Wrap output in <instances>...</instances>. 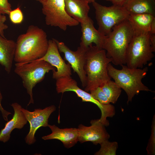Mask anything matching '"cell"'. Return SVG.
<instances>
[{"label":"cell","instance_id":"obj_17","mask_svg":"<svg viewBox=\"0 0 155 155\" xmlns=\"http://www.w3.org/2000/svg\"><path fill=\"white\" fill-rule=\"evenodd\" d=\"M89 3L87 0H65V10L69 16L81 23L89 17Z\"/></svg>","mask_w":155,"mask_h":155},{"label":"cell","instance_id":"obj_1","mask_svg":"<svg viewBox=\"0 0 155 155\" xmlns=\"http://www.w3.org/2000/svg\"><path fill=\"white\" fill-rule=\"evenodd\" d=\"M48 46L45 32L37 26L30 25L17 39L14 60L26 63L38 59L45 55Z\"/></svg>","mask_w":155,"mask_h":155},{"label":"cell","instance_id":"obj_24","mask_svg":"<svg viewBox=\"0 0 155 155\" xmlns=\"http://www.w3.org/2000/svg\"><path fill=\"white\" fill-rule=\"evenodd\" d=\"M90 91L93 97L100 103L105 105L110 104V102L100 86Z\"/></svg>","mask_w":155,"mask_h":155},{"label":"cell","instance_id":"obj_26","mask_svg":"<svg viewBox=\"0 0 155 155\" xmlns=\"http://www.w3.org/2000/svg\"><path fill=\"white\" fill-rule=\"evenodd\" d=\"M12 10L11 5L8 0H0V13L2 14H9Z\"/></svg>","mask_w":155,"mask_h":155},{"label":"cell","instance_id":"obj_9","mask_svg":"<svg viewBox=\"0 0 155 155\" xmlns=\"http://www.w3.org/2000/svg\"><path fill=\"white\" fill-rule=\"evenodd\" d=\"M46 24L58 27L65 31L67 27L78 25L79 23L69 16L65 9V0H44L40 2Z\"/></svg>","mask_w":155,"mask_h":155},{"label":"cell","instance_id":"obj_29","mask_svg":"<svg viewBox=\"0 0 155 155\" xmlns=\"http://www.w3.org/2000/svg\"><path fill=\"white\" fill-rule=\"evenodd\" d=\"M128 0H110L113 5L123 6Z\"/></svg>","mask_w":155,"mask_h":155},{"label":"cell","instance_id":"obj_2","mask_svg":"<svg viewBox=\"0 0 155 155\" xmlns=\"http://www.w3.org/2000/svg\"><path fill=\"white\" fill-rule=\"evenodd\" d=\"M112 62L106 55L105 50L92 44L87 49L84 69L86 75V85L84 90L88 92L111 80L107 66Z\"/></svg>","mask_w":155,"mask_h":155},{"label":"cell","instance_id":"obj_30","mask_svg":"<svg viewBox=\"0 0 155 155\" xmlns=\"http://www.w3.org/2000/svg\"><path fill=\"white\" fill-rule=\"evenodd\" d=\"M150 39L152 49L153 52L155 51V34L150 33Z\"/></svg>","mask_w":155,"mask_h":155},{"label":"cell","instance_id":"obj_7","mask_svg":"<svg viewBox=\"0 0 155 155\" xmlns=\"http://www.w3.org/2000/svg\"><path fill=\"white\" fill-rule=\"evenodd\" d=\"M56 90L58 93L72 91L81 98L82 102H89L96 105L100 109L101 116L99 120L105 126L109 125L107 117H112L115 114V107L110 104H102L94 98L90 93L80 88L77 82L71 76L63 77L56 80Z\"/></svg>","mask_w":155,"mask_h":155},{"label":"cell","instance_id":"obj_22","mask_svg":"<svg viewBox=\"0 0 155 155\" xmlns=\"http://www.w3.org/2000/svg\"><path fill=\"white\" fill-rule=\"evenodd\" d=\"M100 148L95 154V155H115L118 147L116 142H110L106 140L100 144Z\"/></svg>","mask_w":155,"mask_h":155},{"label":"cell","instance_id":"obj_33","mask_svg":"<svg viewBox=\"0 0 155 155\" xmlns=\"http://www.w3.org/2000/svg\"><path fill=\"white\" fill-rule=\"evenodd\" d=\"M36 0V1H38L39 2H40V1H43L44 0Z\"/></svg>","mask_w":155,"mask_h":155},{"label":"cell","instance_id":"obj_28","mask_svg":"<svg viewBox=\"0 0 155 155\" xmlns=\"http://www.w3.org/2000/svg\"><path fill=\"white\" fill-rule=\"evenodd\" d=\"M2 98V96L0 91V111L1 112L4 119L5 121H8V116L9 115L11 114V113L5 110L2 107L1 105V101Z\"/></svg>","mask_w":155,"mask_h":155},{"label":"cell","instance_id":"obj_32","mask_svg":"<svg viewBox=\"0 0 155 155\" xmlns=\"http://www.w3.org/2000/svg\"><path fill=\"white\" fill-rule=\"evenodd\" d=\"M89 3H92L93 2L95 1L96 0H87ZM107 1H110V0H106Z\"/></svg>","mask_w":155,"mask_h":155},{"label":"cell","instance_id":"obj_16","mask_svg":"<svg viewBox=\"0 0 155 155\" xmlns=\"http://www.w3.org/2000/svg\"><path fill=\"white\" fill-rule=\"evenodd\" d=\"M48 127L52 131L50 134L44 136V140L57 139L61 142L64 147L69 148L73 146L78 141V131L75 128L60 129L55 125H49Z\"/></svg>","mask_w":155,"mask_h":155},{"label":"cell","instance_id":"obj_15","mask_svg":"<svg viewBox=\"0 0 155 155\" xmlns=\"http://www.w3.org/2000/svg\"><path fill=\"white\" fill-rule=\"evenodd\" d=\"M11 106L14 111L12 118L9 121H7L5 123L4 128L0 131V142L4 143L9 140L11 133L14 129H22L28 121L20 104L15 102L12 103Z\"/></svg>","mask_w":155,"mask_h":155},{"label":"cell","instance_id":"obj_31","mask_svg":"<svg viewBox=\"0 0 155 155\" xmlns=\"http://www.w3.org/2000/svg\"><path fill=\"white\" fill-rule=\"evenodd\" d=\"M150 34H155V18H154L152 22L149 32Z\"/></svg>","mask_w":155,"mask_h":155},{"label":"cell","instance_id":"obj_27","mask_svg":"<svg viewBox=\"0 0 155 155\" xmlns=\"http://www.w3.org/2000/svg\"><path fill=\"white\" fill-rule=\"evenodd\" d=\"M6 20V16L5 15L0 13V35L4 38L5 37L4 31L8 28V26L5 23Z\"/></svg>","mask_w":155,"mask_h":155},{"label":"cell","instance_id":"obj_12","mask_svg":"<svg viewBox=\"0 0 155 155\" xmlns=\"http://www.w3.org/2000/svg\"><path fill=\"white\" fill-rule=\"evenodd\" d=\"M37 60L45 61L56 68V70L53 71V79L56 80L63 77L71 76L72 75L70 65L69 63L66 64L61 57L54 38L49 40L46 53L42 57Z\"/></svg>","mask_w":155,"mask_h":155},{"label":"cell","instance_id":"obj_3","mask_svg":"<svg viewBox=\"0 0 155 155\" xmlns=\"http://www.w3.org/2000/svg\"><path fill=\"white\" fill-rule=\"evenodd\" d=\"M121 69H116L110 63L107 66L108 74L115 83L126 93L128 97L127 103L132 101L134 96L141 91H151L142 82L146 75L148 68H131L122 65Z\"/></svg>","mask_w":155,"mask_h":155},{"label":"cell","instance_id":"obj_18","mask_svg":"<svg viewBox=\"0 0 155 155\" xmlns=\"http://www.w3.org/2000/svg\"><path fill=\"white\" fill-rule=\"evenodd\" d=\"M16 48V42L0 35V64L8 73L11 71Z\"/></svg>","mask_w":155,"mask_h":155},{"label":"cell","instance_id":"obj_21","mask_svg":"<svg viewBox=\"0 0 155 155\" xmlns=\"http://www.w3.org/2000/svg\"><path fill=\"white\" fill-rule=\"evenodd\" d=\"M100 86L110 102L115 103L121 94V88L115 82L111 80L105 81Z\"/></svg>","mask_w":155,"mask_h":155},{"label":"cell","instance_id":"obj_8","mask_svg":"<svg viewBox=\"0 0 155 155\" xmlns=\"http://www.w3.org/2000/svg\"><path fill=\"white\" fill-rule=\"evenodd\" d=\"M92 3L95 9L98 30L105 36L108 35L114 26L128 20L130 15L123 6L113 5L107 7L96 1Z\"/></svg>","mask_w":155,"mask_h":155},{"label":"cell","instance_id":"obj_13","mask_svg":"<svg viewBox=\"0 0 155 155\" xmlns=\"http://www.w3.org/2000/svg\"><path fill=\"white\" fill-rule=\"evenodd\" d=\"M91 125L86 126L80 124L77 128L78 141L82 143L91 142L93 144H100L104 141L108 140L110 136L105 128V126L99 119L91 121Z\"/></svg>","mask_w":155,"mask_h":155},{"label":"cell","instance_id":"obj_14","mask_svg":"<svg viewBox=\"0 0 155 155\" xmlns=\"http://www.w3.org/2000/svg\"><path fill=\"white\" fill-rule=\"evenodd\" d=\"M80 24L82 35L80 46L87 48L94 43L98 47L103 49L107 36L102 34L95 29L93 21L89 17Z\"/></svg>","mask_w":155,"mask_h":155},{"label":"cell","instance_id":"obj_23","mask_svg":"<svg viewBox=\"0 0 155 155\" xmlns=\"http://www.w3.org/2000/svg\"><path fill=\"white\" fill-rule=\"evenodd\" d=\"M146 150L147 154L154 155L155 154V115L152 121L151 134L149 139Z\"/></svg>","mask_w":155,"mask_h":155},{"label":"cell","instance_id":"obj_10","mask_svg":"<svg viewBox=\"0 0 155 155\" xmlns=\"http://www.w3.org/2000/svg\"><path fill=\"white\" fill-rule=\"evenodd\" d=\"M56 109L52 105L45 108L35 109L33 112L22 108V110L30 125L28 133L25 138L26 142L28 145L34 144L36 141L35 135L37 130L41 127H48V119L51 114Z\"/></svg>","mask_w":155,"mask_h":155},{"label":"cell","instance_id":"obj_6","mask_svg":"<svg viewBox=\"0 0 155 155\" xmlns=\"http://www.w3.org/2000/svg\"><path fill=\"white\" fill-rule=\"evenodd\" d=\"M150 36V33L133 34L125 55V64L128 67L142 68L154 57Z\"/></svg>","mask_w":155,"mask_h":155},{"label":"cell","instance_id":"obj_11","mask_svg":"<svg viewBox=\"0 0 155 155\" xmlns=\"http://www.w3.org/2000/svg\"><path fill=\"white\" fill-rule=\"evenodd\" d=\"M59 52L64 55V59L68 61L73 69L78 76L83 87L86 85V75L84 69L86 53L87 48L81 46L76 51H73L70 49L65 44L55 39Z\"/></svg>","mask_w":155,"mask_h":155},{"label":"cell","instance_id":"obj_25","mask_svg":"<svg viewBox=\"0 0 155 155\" xmlns=\"http://www.w3.org/2000/svg\"><path fill=\"white\" fill-rule=\"evenodd\" d=\"M8 15L10 21L14 24H20L24 20L23 13L19 7L11 10Z\"/></svg>","mask_w":155,"mask_h":155},{"label":"cell","instance_id":"obj_5","mask_svg":"<svg viewBox=\"0 0 155 155\" xmlns=\"http://www.w3.org/2000/svg\"><path fill=\"white\" fill-rule=\"evenodd\" d=\"M14 72L22 79L23 85L30 96L28 104L34 103L33 89L36 84L44 79L46 74L56 69L44 60H36L26 63L15 64Z\"/></svg>","mask_w":155,"mask_h":155},{"label":"cell","instance_id":"obj_4","mask_svg":"<svg viewBox=\"0 0 155 155\" xmlns=\"http://www.w3.org/2000/svg\"><path fill=\"white\" fill-rule=\"evenodd\" d=\"M133 32L128 20L114 26L107 36L103 49L115 65L125 64V55Z\"/></svg>","mask_w":155,"mask_h":155},{"label":"cell","instance_id":"obj_19","mask_svg":"<svg viewBox=\"0 0 155 155\" xmlns=\"http://www.w3.org/2000/svg\"><path fill=\"white\" fill-rule=\"evenodd\" d=\"M154 18V16L147 13L130 14L128 20L134 35L149 33L152 22Z\"/></svg>","mask_w":155,"mask_h":155},{"label":"cell","instance_id":"obj_20","mask_svg":"<svg viewBox=\"0 0 155 155\" xmlns=\"http://www.w3.org/2000/svg\"><path fill=\"white\" fill-rule=\"evenodd\" d=\"M123 7L130 14L147 13L155 16V0H128Z\"/></svg>","mask_w":155,"mask_h":155}]
</instances>
